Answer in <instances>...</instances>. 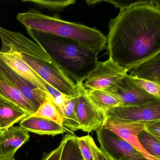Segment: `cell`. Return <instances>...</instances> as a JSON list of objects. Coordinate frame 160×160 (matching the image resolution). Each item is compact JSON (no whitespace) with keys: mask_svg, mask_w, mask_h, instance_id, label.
Instances as JSON below:
<instances>
[{"mask_svg":"<svg viewBox=\"0 0 160 160\" xmlns=\"http://www.w3.org/2000/svg\"><path fill=\"white\" fill-rule=\"evenodd\" d=\"M0 160H16L14 157L11 158H5V159H0Z\"/></svg>","mask_w":160,"mask_h":160,"instance_id":"29","label":"cell"},{"mask_svg":"<svg viewBox=\"0 0 160 160\" xmlns=\"http://www.w3.org/2000/svg\"><path fill=\"white\" fill-rule=\"evenodd\" d=\"M22 2H31L42 8L49 11H62L70 5L75 3L76 0L51 1V0H24Z\"/></svg>","mask_w":160,"mask_h":160,"instance_id":"25","label":"cell"},{"mask_svg":"<svg viewBox=\"0 0 160 160\" xmlns=\"http://www.w3.org/2000/svg\"><path fill=\"white\" fill-rule=\"evenodd\" d=\"M76 140L83 160H95V150L97 146L92 138L88 134L80 137H77Z\"/></svg>","mask_w":160,"mask_h":160,"instance_id":"24","label":"cell"},{"mask_svg":"<svg viewBox=\"0 0 160 160\" xmlns=\"http://www.w3.org/2000/svg\"><path fill=\"white\" fill-rule=\"evenodd\" d=\"M77 88H78V86ZM79 95L78 88V92L76 94L67 98L62 111L61 114L64 118L63 126L72 132L80 130V124L76 112L77 103Z\"/></svg>","mask_w":160,"mask_h":160,"instance_id":"19","label":"cell"},{"mask_svg":"<svg viewBox=\"0 0 160 160\" xmlns=\"http://www.w3.org/2000/svg\"><path fill=\"white\" fill-rule=\"evenodd\" d=\"M127 72L111 59L99 61L94 71L84 81L83 87L86 91L103 90L118 83L128 74Z\"/></svg>","mask_w":160,"mask_h":160,"instance_id":"8","label":"cell"},{"mask_svg":"<svg viewBox=\"0 0 160 160\" xmlns=\"http://www.w3.org/2000/svg\"><path fill=\"white\" fill-rule=\"evenodd\" d=\"M138 137L143 148L150 155L160 160V141L145 130L140 132Z\"/></svg>","mask_w":160,"mask_h":160,"instance_id":"23","label":"cell"},{"mask_svg":"<svg viewBox=\"0 0 160 160\" xmlns=\"http://www.w3.org/2000/svg\"><path fill=\"white\" fill-rule=\"evenodd\" d=\"M1 131H0V138H1Z\"/></svg>","mask_w":160,"mask_h":160,"instance_id":"30","label":"cell"},{"mask_svg":"<svg viewBox=\"0 0 160 160\" xmlns=\"http://www.w3.org/2000/svg\"><path fill=\"white\" fill-rule=\"evenodd\" d=\"M102 127L115 133L129 142L148 160H159L150 155L138 141V133L145 130V123L121 121L107 118Z\"/></svg>","mask_w":160,"mask_h":160,"instance_id":"12","label":"cell"},{"mask_svg":"<svg viewBox=\"0 0 160 160\" xmlns=\"http://www.w3.org/2000/svg\"><path fill=\"white\" fill-rule=\"evenodd\" d=\"M130 76L160 84V52L131 70Z\"/></svg>","mask_w":160,"mask_h":160,"instance_id":"18","label":"cell"},{"mask_svg":"<svg viewBox=\"0 0 160 160\" xmlns=\"http://www.w3.org/2000/svg\"><path fill=\"white\" fill-rule=\"evenodd\" d=\"M0 59L18 74L45 92L49 95L47 89L48 83L26 63L16 53H0Z\"/></svg>","mask_w":160,"mask_h":160,"instance_id":"14","label":"cell"},{"mask_svg":"<svg viewBox=\"0 0 160 160\" xmlns=\"http://www.w3.org/2000/svg\"><path fill=\"white\" fill-rule=\"evenodd\" d=\"M106 37L109 58L127 72L159 53L160 2L138 1L121 7Z\"/></svg>","mask_w":160,"mask_h":160,"instance_id":"1","label":"cell"},{"mask_svg":"<svg viewBox=\"0 0 160 160\" xmlns=\"http://www.w3.org/2000/svg\"><path fill=\"white\" fill-rule=\"evenodd\" d=\"M86 94L91 102L101 111L105 113L121 105L120 102L109 93L102 90L86 91Z\"/></svg>","mask_w":160,"mask_h":160,"instance_id":"20","label":"cell"},{"mask_svg":"<svg viewBox=\"0 0 160 160\" xmlns=\"http://www.w3.org/2000/svg\"><path fill=\"white\" fill-rule=\"evenodd\" d=\"M105 160H111L109 158H108L107 159H106Z\"/></svg>","mask_w":160,"mask_h":160,"instance_id":"31","label":"cell"},{"mask_svg":"<svg viewBox=\"0 0 160 160\" xmlns=\"http://www.w3.org/2000/svg\"><path fill=\"white\" fill-rule=\"evenodd\" d=\"M0 72L27 98L36 111L49 96L45 92L14 72L1 59Z\"/></svg>","mask_w":160,"mask_h":160,"instance_id":"11","label":"cell"},{"mask_svg":"<svg viewBox=\"0 0 160 160\" xmlns=\"http://www.w3.org/2000/svg\"><path fill=\"white\" fill-rule=\"evenodd\" d=\"M20 126L28 132L41 135L55 136L64 132L73 134V132L53 121L29 116L21 121Z\"/></svg>","mask_w":160,"mask_h":160,"instance_id":"15","label":"cell"},{"mask_svg":"<svg viewBox=\"0 0 160 160\" xmlns=\"http://www.w3.org/2000/svg\"><path fill=\"white\" fill-rule=\"evenodd\" d=\"M83 83H76L79 92L77 103V115L80 130L90 133L102 127L107 118L105 113L96 108L88 99Z\"/></svg>","mask_w":160,"mask_h":160,"instance_id":"10","label":"cell"},{"mask_svg":"<svg viewBox=\"0 0 160 160\" xmlns=\"http://www.w3.org/2000/svg\"><path fill=\"white\" fill-rule=\"evenodd\" d=\"M62 149V143L61 142L59 146L54 150L47 153L42 160H60Z\"/></svg>","mask_w":160,"mask_h":160,"instance_id":"28","label":"cell"},{"mask_svg":"<svg viewBox=\"0 0 160 160\" xmlns=\"http://www.w3.org/2000/svg\"><path fill=\"white\" fill-rule=\"evenodd\" d=\"M29 116L20 107L0 96V131L13 127L14 124Z\"/></svg>","mask_w":160,"mask_h":160,"instance_id":"16","label":"cell"},{"mask_svg":"<svg viewBox=\"0 0 160 160\" xmlns=\"http://www.w3.org/2000/svg\"><path fill=\"white\" fill-rule=\"evenodd\" d=\"M16 18L27 29L75 40L89 48L98 55L106 46V36L100 31L44 14L35 9L18 13Z\"/></svg>","mask_w":160,"mask_h":160,"instance_id":"3","label":"cell"},{"mask_svg":"<svg viewBox=\"0 0 160 160\" xmlns=\"http://www.w3.org/2000/svg\"><path fill=\"white\" fill-rule=\"evenodd\" d=\"M131 77L134 82L142 89L157 98H160V84L133 77Z\"/></svg>","mask_w":160,"mask_h":160,"instance_id":"26","label":"cell"},{"mask_svg":"<svg viewBox=\"0 0 160 160\" xmlns=\"http://www.w3.org/2000/svg\"><path fill=\"white\" fill-rule=\"evenodd\" d=\"M30 116L50 120L63 126L64 118L49 96L44 101L38 109Z\"/></svg>","mask_w":160,"mask_h":160,"instance_id":"21","label":"cell"},{"mask_svg":"<svg viewBox=\"0 0 160 160\" xmlns=\"http://www.w3.org/2000/svg\"><path fill=\"white\" fill-rule=\"evenodd\" d=\"M16 53L47 83L60 92L69 97L73 96L78 92L76 83L64 74L56 64Z\"/></svg>","mask_w":160,"mask_h":160,"instance_id":"4","label":"cell"},{"mask_svg":"<svg viewBox=\"0 0 160 160\" xmlns=\"http://www.w3.org/2000/svg\"><path fill=\"white\" fill-rule=\"evenodd\" d=\"M44 34L43 47L60 70L75 83L84 82L97 66L98 54L75 40Z\"/></svg>","mask_w":160,"mask_h":160,"instance_id":"2","label":"cell"},{"mask_svg":"<svg viewBox=\"0 0 160 160\" xmlns=\"http://www.w3.org/2000/svg\"><path fill=\"white\" fill-rule=\"evenodd\" d=\"M29 139V132L20 126L1 131L0 159L14 157L18 150Z\"/></svg>","mask_w":160,"mask_h":160,"instance_id":"13","label":"cell"},{"mask_svg":"<svg viewBox=\"0 0 160 160\" xmlns=\"http://www.w3.org/2000/svg\"><path fill=\"white\" fill-rule=\"evenodd\" d=\"M107 118L147 123L160 120V100L142 105L118 106L105 113Z\"/></svg>","mask_w":160,"mask_h":160,"instance_id":"9","label":"cell"},{"mask_svg":"<svg viewBox=\"0 0 160 160\" xmlns=\"http://www.w3.org/2000/svg\"><path fill=\"white\" fill-rule=\"evenodd\" d=\"M77 136L67 134L62 140V149L60 160H84L76 140Z\"/></svg>","mask_w":160,"mask_h":160,"instance_id":"22","label":"cell"},{"mask_svg":"<svg viewBox=\"0 0 160 160\" xmlns=\"http://www.w3.org/2000/svg\"><path fill=\"white\" fill-rule=\"evenodd\" d=\"M0 96L11 101L30 115L36 110L21 92L0 72Z\"/></svg>","mask_w":160,"mask_h":160,"instance_id":"17","label":"cell"},{"mask_svg":"<svg viewBox=\"0 0 160 160\" xmlns=\"http://www.w3.org/2000/svg\"><path fill=\"white\" fill-rule=\"evenodd\" d=\"M101 149L111 160H148L126 140L101 127L96 131Z\"/></svg>","mask_w":160,"mask_h":160,"instance_id":"6","label":"cell"},{"mask_svg":"<svg viewBox=\"0 0 160 160\" xmlns=\"http://www.w3.org/2000/svg\"><path fill=\"white\" fill-rule=\"evenodd\" d=\"M103 91L116 98L121 106L142 105L160 100L138 87L129 74Z\"/></svg>","mask_w":160,"mask_h":160,"instance_id":"7","label":"cell"},{"mask_svg":"<svg viewBox=\"0 0 160 160\" xmlns=\"http://www.w3.org/2000/svg\"><path fill=\"white\" fill-rule=\"evenodd\" d=\"M160 141V120L145 123V130Z\"/></svg>","mask_w":160,"mask_h":160,"instance_id":"27","label":"cell"},{"mask_svg":"<svg viewBox=\"0 0 160 160\" xmlns=\"http://www.w3.org/2000/svg\"><path fill=\"white\" fill-rule=\"evenodd\" d=\"M0 39L2 43L0 53H20L48 63L56 64L42 45L34 42L20 32L0 27Z\"/></svg>","mask_w":160,"mask_h":160,"instance_id":"5","label":"cell"}]
</instances>
